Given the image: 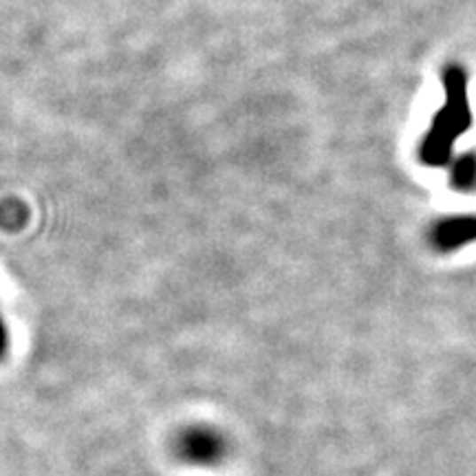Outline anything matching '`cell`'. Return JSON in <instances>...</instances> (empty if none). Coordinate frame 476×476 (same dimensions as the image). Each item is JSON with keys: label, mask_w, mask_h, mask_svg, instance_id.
I'll return each mask as SVG.
<instances>
[{"label": "cell", "mask_w": 476, "mask_h": 476, "mask_svg": "<svg viewBox=\"0 0 476 476\" xmlns=\"http://www.w3.org/2000/svg\"><path fill=\"white\" fill-rule=\"evenodd\" d=\"M446 106L434 115L433 126L421 144V161L428 166L446 163L456 137L472 126V113L468 104V84L464 69L450 66L446 71Z\"/></svg>", "instance_id": "obj_1"}, {"label": "cell", "mask_w": 476, "mask_h": 476, "mask_svg": "<svg viewBox=\"0 0 476 476\" xmlns=\"http://www.w3.org/2000/svg\"><path fill=\"white\" fill-rule=\"evenodd\" d=\"M225 450L223 437L210 428H190L179 439V455L194 465L219 464Z\"/></svg>", "instance_id": "obj_2"}, {"label": "cell", "mask_w": 476, "mask_h": 476, "mask_svg": "<svg viewBox=\"0 0 476 476\" xmlns=\"http://www.w3.org/2000/svg\"><path fill=\"white\" fill-rule=\"evenodd\" d=\"M476 238V216H452V219L439 221L430 232V240L441 252L464 247L465 243Z\"/></svg>", "instance_id": "obj_3"}, {"label": "cell", "mask_w": 476, "mask_h": 476, "mask_svg": "<svg viewBox=\"0 0 476 476\" xmlns=\"http://www.w3.org/2000/svg\"><path fill=\"white\" fill-rule=\"evenodd\" d=\"M452 185L459 190H470L476 185V155H464L452 168Z\"/></svg>", "instance_id": "obj_4"}, {"label": "cell", "mask_w": 476, "mask_h": 476, "mask_svg": "<svg viewBox=\"0 0 476 476\" xmlns=\"http://www.w3.org/2000/svg\"><path fill=\"white\" fill-rule=\"evenodd\" d=\"M4 348H7V335H4V326L0 322V357L4 355Z\"/></svg>", "instance_id": "obj_5"}]
</instances>
